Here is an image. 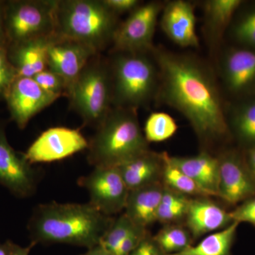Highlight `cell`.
Masks as SVG:
<instances>
[{
  "mask_svg": "<svg viewBox=\"0 0 255 255\" xmlns=\"http://www.w3.org/2000/svg\"><path fill=\"white\" fill-rule=\"evenodd\" d=\"M55 0H21L3 3L8 44L49 38L55 34Z\"/></svg>",
  "mask_w": 255,
  "mask_h": 255,
  "instance_id": "52a82bcc",
  "label": "cell"
},
{
  "mask_svg": "<svg viewBox=\"0 0 255 255\" xmlns=\"http://www.w3.org/2000/svg\"><path fill=\"white\" fill-rule=\"evenodd\" d=\"M35 246V243H31L27 247H21L11 241L9 255H29L32 248Z\"/></svg>",
  "mask_w": 255,
  "mask_h": 255,
  "instance_id": "74e56055",
  "label": "cell"
},
{
  "mask_svg": "<svg viewBox=\"0 0 255 255\" xmlns=\"http://www.w3.org/2000/svg\"><path fill=\"white\" fill-rule=\"evenodd\" d=\"M153 237L167 255L185 251L194 243L191 233L184 224L163 225Z\"/></svg>",
  "mask_w": 255,
  "mask_h": 255,
  "instance_id": "4316f807",
  "label": "cell"
},
{
  "mask_svg": "<svg viewBox=\"0 0 255 255\" xmlns=\"http://www.w3.org/2000/svg\"><path fill=\"white\" fill-rule=\"evenodd\" d=\"M162 184L164 187L189 197H210L192 179L170 162L169 155L167 152L165 153V162L162 172Z\"/></svg>",
  "mask_w": 255,
  "mask_h": 255,
  "instance_id": "83f0119b",
  "label": "cell"
},
{
  "mask_svg": "<svg viewBox=\"0 0 255 255\" xmlns=\"http://www.w3.org/2000/svg\"><path fill=\"white\" fill-rule=\"evenodd\" d=\"M218 70L232 100L255 96V50L230 44L220 51Z\"/></svg>",
  "mask_w": 255,
  "mask_h": 255,
  "instance_id": "9c48e42d",
  "label": "cell"
},
{
  "mask_svg": "<svg viewBox=\"0 0 255 255\" xmlns=\"http://www.w3.org/2000/svg\"><path fill=\"white\" fill-rule=\"evenodd\" d=\"M82 255H117L108 250L105 249L100 245L88 249L86 253Z\"/></svg>",
  "mask_w": 255,
  "mask_h": 255,
  "instance_id": "ab89813d",
  "label": "cell"
},
{
  "mask_svg": "<svg viewBox=\"0 0 255 255\" xmlns=\"http://www.w3.org/2000/svg\"><path fill=\"white\" fill-rule=\"evenodd\" d=\"M230 133L242 150L255 146V96L232 100L227 105Z\"/></svg>",
  "mask_w": 255,
  "mask_h": 255,
  "instance_id": "44dd1931",
  "label": "cell"
},
{
  "mask_svg": "<svg viewBox=\"0 0 255 255\" xmlns=\"http://www.w3.org/2000/svg\"><path fill=\"white\" fill-rule=\"evenodd\" d=\"M11 243V241H7L3 243H0V255H9Z\"/></svg>",
  "mask_w": 255,
  "mask_h": 255,
  "instance_id": "60d3db41",
  "label": "cell"
},
{
  "mask_svg": "<svg viewBox=\"0 0 255 255\" xmlns=\"http://www.w3.org/2000/svg\"><path fill=\"white\" fill-rule=\"evenodd\" d=\"M129 255H167L162 251L153 236L150 232L146 233L145 237L138 246Z\"/></svg>",
  "mask_w": 255,
  "mask_h": 255,
  "instance_id": "e575fe53",
  "label": "cell"
},
{
  "mask_svg": "<svg viewBox=\"0 0 255 255\" xmlns=\"http://www.w3.org/2000/svg\"><path fill=\"white\" fill-rule=\"evenodd\" d=\"M89 141L79 129L50 128L28 147L25 157L31 164L61 160L87 150Z\"/></svg>",
  "mask_w": 255,
  "mask_h": 255,
  "instance_id": "7c38bea8",
  "label": "cell"
},
{
  "mask_svg": "<svg viewBox=\"0 0 255 255\" xmlns=\"http://www.w3.org/2000/svg\"><path fill=\"white\" fill-rule=\"evenodd\" d=\"M50 37L9 46V59L18 78H33L48 68L47 48Z\"/></svg>",
  "mask_w": 255,
  "mask_h": 255,
  "instance_id": "603a6c76",
  "label": "cell"
},
{
  "mask_svg": "<svg viewBox=\"0 0 255 255\" xmlns=\"http://www.w3.org/2000/svg\"><path fill=\"white\" fill-rule=\"evenodd\" d=\"M164 3L142 2L131 11L116 29L110 53H150L154 48V35Z\"/></svg>",
  "mask_w": 255,
  "mask_h": 255,
  "instance_id": "ba28073f",
  "label": "cell"
},
{
  "mask_svg": "<svg viewBox=\"0 0 255 255\" xmlns=\"http://www.w3.org/2000/svg\"><path fill=\"white\" fill-rule=\"evenodd\" d=\"M97 53L95 50L74 40L53 35L47 48L48 68L65 79L68 87Z\"/></svg>",
  "mask_w": 255,
  "mask_h": 255,
  "instance_id": "9a60e30c",
  "label": "cell"
},
{
  "mask_svg": "<svg viewBox=\"0 0 255 255\" xmlns=\"http://www.w3.org/2000/svg\"><path fill=\"white\" fill-rule=\"evenodd\" d=\"M219 195L228 205L236 206L255 196V180L245 160L243 150L227 147L218 153Z\"/></svg>",
  "mask_w": 255,
  "mask_h": 255,
  "instance_id": "8fae6325",
  "label": "cell"
},
{
  "mask_svg": "<svg viewBox=\"0 0 255 255\" xmlns=\"http://www.w3.org/2000/svg\"><path fill=\"white\" fill-rule=\"evenodd\" d=\"M0 44L8 45L6 39V31H5L4 21V6L3 3L0 2Z\"/></svg>",
  "mask_w": 255,
  "mask_h": 255,
  "instance_id": "f35d334b",
  "label": "cell"
},
{
  "mask_svg": "<svg viewBox=\"0 0 255 255\" xmlns=\"http://www.w3.org/2000/svg\"><path fill=\"white\" fill-rule=\"evenodd\" d=\"M114 218L85 204H40L28 223L31 243L65 244L87 249L100 244Z\"/></svg>",
  "mask_w": 255,
  "mask_h": 255,
  "instance_id": "7a4b0ae2",
  "label": "cell"
},
{
  "mask_svg": "<svg viewBox=\"0 0 255 255\" xmlns=\"http://www.w3.org/2000/svg\"><path fill=\"white\" fill-rule=\"evenodd\" d=\"M102 1L108 9L118 16L125 13L130 14L142 3V1L139 0H102Z\"/></svg>",
  "mask_w": 255,
  "mask_h": 255,
  "instance_id": "d590c367",
  "label": "cell"
},
{
  "mask_svg": "<svg viewBox=\"0 0 255 255\" xmlns=\"http://www.w3.org/2000/svg\"><path fill=\"white\" fill-rule=\"evenodd\" d=\"M58 98L45 91L33 78H17L5 100L11 118L20 129H24L32 118Z\"/></svg>",
  "mask_w": 255,
  "mask_h": 255,
  "instance_id": "5bb4252c",
  "label": "cell"
},
{
  "mask_svg": "<svg viewBox=\"0 0 255 255\" xmlns=\"http://www.w3.org/2000/svg\"><path fill=\"white\" fill-rule=\"evenodd\" d=\"M227 36L231 45L255 50V1H244L233 18Z\"/></svg>",
  "mask_w": 255,
  "mask_h": 255,
  "instance_id": "d4e9b609",
  "label": "cell"
},
{
  "mask_svg": "<svg viewBox=\"0 0 255 255\" xmlns=\"http://www.w3.org/2000/svg\"><path fill=\"white\" fill-rule=\"evenodd\" d=\"M8 48V45L0 44V98L4 100L18 78L17 72L9 59Z\"/></svg>",
  "mask_w": 255,
  "mask_h": 255,
  "instance_id": "4dcf8cb0",
  "label": "cell"
},
{
  "mask_svg": "<svg viewBox=\"0 0 255 255\" xmlns=\"http://www.w3.org/2000/svg\"><path fill=\"white\" fill-rule=\"evenodd\" d=\"M163 191L162 183L129 191L124 213L135 225L147 229L157 222Z\"/></svg>",
  "mask_w": 255,
  "mask_h": 255,
  "instance_id": "7402d4cb",
  "label": "cell"
},
{
  "mask_svg": "<svg viewBox=\"0 0 255 255\" xmlns=\"http://www.w3.org/2000/svg\"><path fill=\"white\" fill-rule=\"evenodd\" d=\"M243 152L247 166L255 180V146L243 150Z\"/></svg>",
  "mask_w": 255,
  "mask_h": 255,
  "instance_id": "8d00e7d4",
  "label": "cell"
},
{
  "mask_svg": "<svg viewBox=\"0 0 255 255\" xmlns=\"http://www.w3.org/2000/svg\"><path fill=\"white\" fill-rule=\"evenodd\" d=\"M33 80L45 91L60 97L68 95V85L58 74L47 68L33 77Z\"/></svg>",
  "mask_w": 255,
  "mask_h": 255,
  "instance_id": "1f68e13d",
  "label": "cell"
},
{
  "mask_svg": "<svg viewBox=\"0 0 255 255\" xmlns=\"http://www.w3.org/2000/svg\"><path fill=\"white\" fill-rule=\"evenodd\" d=\"M118 19L102 0H55V34L80 42L97 53L112 45Z\"/></svg>",
  "mask_w": 255,
  "mask_h": 255,
  "instance_id": "277c9868",
  "label": "cell"
},
{
  "mask_svg": "<svg viewBox=\"0 0 255 255\" xmlns=\"http://www.w3.org/2000/svg\"><path fill=\"white\" fill-rule=\"evenodd\" d=\"M239 225L233 222L221 231L210 233L185 251L170 255H232Z\"/></svg>",
  "mask_w": 255,
  "mask_h": 255,
  "instance_id": "cb8c5ba5",
  "label": "cell"
},
{
  "mask_svg": "<svg viewBox=\"0 0 255 255\" xmlns=\"http://www.w3.org/2000/svg\"><path fill=\"white\" fill-rule=\"evenodd\" d=\"M147 232L148 230L147 228L136 226L135 229L119 245L118 249L116 251V255H129L138 246Z\"/></svg>",
  "mask_w": 255,
  "mask_h": 255,
  "instance_id": "836d02e7",
  "label": "cell"
},
{
  "mask_svg": "<svg viewBox=\"0 0 255 255\" xmlns=\"http://www.w3.org/2000/svg\"><path fill=\"white\" fill-rule=\"evenodd\" d=\"M70 105L85 125L97 127L112 107V81L107 58L96 55L68 87Z\"/></svg>",
  "mask_w": 255,
  "mask_h": 255,
  "instance_id": "8992f818",
  "label": "cell"
},
{
  "mask_svg": "<svg viewBox=\"0 0 255 255\" xmlns=\"http://www.w3.org/2000/svg\"><path fill=\"white\" fill-rule=\"evenodd\" d=\"M78 184L88 192L89 203L102 214L112 216L125 209L129 189L117 167H95L79 178Z\"/></svg>",
  "mask_w": 255,
  "mask_h": 255,
  "instance_id": "30bf717a",
  "label": "cell"
},
{
  "mask_svg": "<svg viewBox=\"0 0 255 255\" xmlns=\"http://www.w3.org/2000/svg\"><path fill=\"white\" fill-rule=\"evenodd\" d=\"M243 0H206L203 1L204 30L211 50H218L226 36Z\"/></svg>",
  "mask_w": 255,
  "mask_h": 255,
  "instance_id": "ffe728a7",
  "label": "cell"
},
{
  "mask_svg": "<svg viewBox=\"0 0 255 255\" xmlns=\"http://www.w3.org/2000/svg\"><path fill=\"white\" fill-rule=\"evenodd\" d=\"M210 198H191L183 224L189 230L194 241L221 231L233 223L231 211Z\"/></svg>",
  "mask_w": 255,
  "mask_h": 255,
  "instance_id": "e0dca14e",
  "label": "cell"
},
{
  "mask_svg": "<svg viewBox=\"0 0 255 255\" xmlns=\"http://www.w3.org/2000/svg\"><path fill=\"white\" fill-rule=\"evenodd\" d=\"M112 107L137 111L155 100L159 87L157 65L150 53H110Z\"/></svg>",
  "mask_w": 255,
  "mask_h": 255,
  "instance_id": "5b68a950",
  "label": "cell"
},
{
  "mask_svg": "<svg viewBox=\"0 0 255 255\" xmlns=\"http://www.w3.org/2000/svg\"><path fill=\"white\" fill-rule=\"evenodd\" d=\"M160 15L161 28L174 43L182 48L199 47L193 3L184 0L167 1Z\"/></svg>",
  "mask_w": 255,
  "mask_h": 255,
  "instance_id": "2e32d148",
  "label": "cell"
},
{
  "mask_svg": "<svg viewBox=\"0 0 255 255\" xmlns=\"http://www.w3.org/2000/svg\"><path fill=\"white\" fill-rule=\"evenodd\" d=\"M148 149L137 111L112 107L89 141L87 160L95 167H117Z\"/></svg>",
  "mask_w": 255,
  "mask_h": 255,
  "instance_id": "3957f363",
  "label": "cell"
},
{
  "mask_svg": "<svg viewBox=\"0 0 255 255\" xmlns=\"http://www.w3.org/2000/svg\"><path fill=\"white\" fill-rule=\"evenodd\" d=\"M39 169L9 145L4 130H0V184L16 197L28 198L36 192Z\"/></svg>",
  "mask_w": 255,
  "mask_h": 255,
  "instance_id": "4fadbf2b",
  "label": "cell"
},
{
  "mask_svg": "<svg viewBox=\"0 0 255 255\" xmlns=\"http://www.w3.org/2000/svg\"><path fill=\"white\" fill-rule=\"evenodd\" d=\"M191 197L164 187L157 214V222L163 225L183 224Z\"/></svg>",
  "mask_w": 255,
  "mask_h": 255,
  "instance_id": "484cf974",
  "label": "cell"
},
{
  "mask_svg": "<svg viewBox=\"0 0 255 255\" xmlns=\"http://www.w3.org/2000/svg\"><path fill=\"white\" fill-rule=\"evenodd\" d=\"M165 153L148 149L117 167L129 191L162 183Z\"/></svg>",
  "mask_w": 255,
  "mask_h": 255,
  "instance_id": "ac0fdd59",
  "label": "cell"
},
{
  "mask_svg": "<svg viewBox=\"0 0 255 255\" xmlns=\"http://www.w3.org/2000/svg\"><path fill=\"white\" fill-rule=\"evenodd\" d=\"M174 166L189 176L208 196L219 195V161L218 156L208 151L193 156H170Z\"/></svg>",
  "mask_w": 255,
  "mask_h": 255,
  "instance_id": "d6986e66",
  "label": "cell"
},
{
  "mask_svg": "<svg viewBox=\"0 0 255 255\" xmlns=\"http://www.w3.org/2000/svg\"><path fill=\"white\" fill-rule=\"evenodd\" d=\"M151 55L159 73L155 100L187 119L202 150L213 153L216 149L221 151L228 147L233 140L228 128L227 105L211 67L196 55L161 47L154 46Z\"/></svg>",
  "mask_w": 255,
  "mask_h": 255,
  "instance_id": "6da1fadb",
  "label": "cell"
},
{
  "mask_svg": "<svg viewBox=\"0 0 255 255\" xmlns=\"http://www.w3.org/2000/svg\"><path fill=\"white\" fill-rule=\"evenodd\" d=\"M231 216L233 222L249 223L255 227V196L235 206Z\"/></svg>",
  "mask_w": 255,
  "mask_h": 255,
  "instance_id": "d6a6232c",
  "label": "cell"
},
{
  "mask_svg": "<svg viewBox=\"0 0 255 255\" xmlns=\"http://www.w3.org/2000/svg\"><path fill=\"white\" fill-rule=\"evenodd\" d=\"M177 129V123L168 114L153 112L146 120L143 133L148 143L160 142L170 139Z\"/></svg>",
  "mask_w": 255,
  "mask_h": 255,
  "instance_id": "f1b7e54d",
  "label": "cell"
},
{
  "mask_svg": "<svg viewBox=\"0 0 255 255\" xmlns=\"http://www.w3.org/2000/svg\"><path fill=\"white\" fill-rule=\"evenodd\" d=\"M136 226L125 213L116 219L114 218L113 222L102 238L100 246L116 254L119 245Z\"/></svg>",
  "mask_w": 255,
  "mask_h": 255,
  "instance_id": "f546056e",
  "label": "cell"
}]
</instances>
